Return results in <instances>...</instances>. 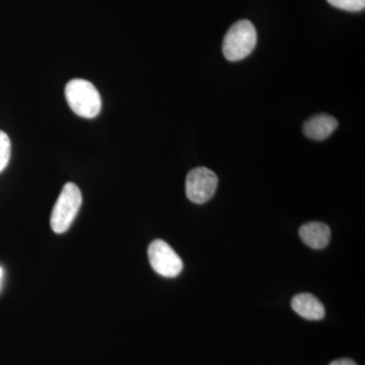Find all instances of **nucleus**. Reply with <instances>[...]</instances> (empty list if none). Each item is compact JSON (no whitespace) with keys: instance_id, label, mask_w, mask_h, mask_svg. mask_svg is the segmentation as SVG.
Returning <instances> with one entry per match:
<instances>
[{"instance_id":"obj_5","label":"nucleus","mask_w":365,"mask_h":365,"mask_svg":"<svg viewBox=\"0 0 365 365\" xmlns=\"http://www.w3.org/2000/svg\"><path fill=\"white\" fill-rule=\"evenodd\" d=\"M218 179L207 168L199 167L190 170L186 179V195L191 202L203 204L215 196Z\"/></svg>"},{"instance_id":"obj_9","label":"nucleus","mask_w":365,"mask_h":365,"mask_svg":"<svg viewBox=\"0 0 365 365\" xmlns=\"http://www.w3.org/2000/svg\"><path fill=\"white\" fill-rule=\"evenodd\" d=\"M11 139L6 132L0 130V173L4 172L11 160Z\"/></svg>"},{"instance_id":"obj_12","label":"nucleus","mask_w":365,"mask_h":365,"mask_svg":"<svg viewBox=\"0 0 365 365\" xmlns=\"http://www.w3.org/2000/svg\"><path fill=\"white\" fill-rule=\"evenodd\" d=\"M2 276H4V271H2V268L0 267V284H1Z\"/></svg>"},{"instance_id":"obj_7","label":"nucleus","mask_w":365,"mask_h":365,"mask_svg":"<svg viewBox=\"0 0 365 365\" xmlns=\"http://www.w3.org/2000/svg\"><path fill=\"white\" fill-rule=\"evenodd\" d=\"M299 237L309 248L322 250L326 248L330 242V227L323 222L306 223L299 228Z\"/></svg>"},{"instance_id":"obj_2","label":"nucleus","mask_w":365,"mask_h":365,"mask_svg":"<svg viewBox=\"0 0 365 365\" xmlns=\"http://www.w3.org/2000/svg\"><path fill=\"white\" fill-rule=\"evenodd\" d=\"M257 45V31L248 20H241L230 29L222 43V53L228 61L235 62L247 58Z\"/></svg>"},{"instance_id":"obj_4","label":"nucleus","mask_w":365,"mask_h":365,"mask_svg":"<svg viewBox=\"0 0 365 365\" xmlns=\"http://www.w3.org/2000/svg\"><path fill=\"white\" fill-rule=\"evenodd\" d=\"M148 259L151 267L163 277H177L182 270V262L179 255L162 240H155L148 247Z\"/></svg>"},{"instance_id":"obj_1","label":"nucleus","mask_w":365,"mask_h":365,"mask_svg":"<svg viewBox=\"0 0 365 365\" xmlns=\"http://www.w3.org/2000/svg\"><path fill=\"white\" fill-rule=\"evenodd\" d=\"M66 97L72 111L86 119L97 117L102 109L100 93L86 79H71L66 85Z\"/></svg>"},{"instance_id":"obj_11","label":"nucleus","mask_w":365,"mask_h":365,"mask_svg":"<svg viewBox=\"0 0 365 365\" xmlns=\"http://www.w3.org/2000/svg\"><path fill=\"white\" fill-rule=\"evenodd\" d=\"M330 365H357L354 361L351 359H341L337 360H334L333 362H331Z\"/></svg>"},{"instance_id":"obj_8","label":"nucleus","mask_w":365,"mask_h":365,"mask_svg":"<svg viewBox=\"0 0 365 365\" xmlns=\"http://www.w3.org/2000/svg\"><path fill=\"white\" fill-rule=\"evenodd\" d=\"M292 307L295 313L309 321H319L325 317V307L314 295L299 294L292 300Z\"/></svg>"},{"instance_id":"obj_6","label":"nucleus","mask_w":365,"mask_h":365,"mask_svg":"<svg viewBox=\"0 0 365 365\" xmlns=\"http://www.w3.org/2000/svg\"><path fill=\"white\" fill-rule=\"evenodd\" d=\"M337 127L338 121L335 118L322 113L309 118L304 124L302 131L307 138L313 140H324L328 138L337 129Z\"/></svg>"},{"instance_id":"obj_3","label":"nucleus","mask_w":365,"mask_h":365,"mask_svg":"<svg viewBox=\"0 0 365 365\" xmlns=\"http://www.w3.org/2000/svg\"><path fill=\"white\" fill-rule=\"evenodd\" d=\"M83 203L81 190L73 182L64 185L53 207L50 225L53 232L63 234L71 227Z\"/></svg>"},{"instance_id":"obj_10","label":"nucleus","mask_w":365,"mask_h":365,"mask_svg":"<svg viewBox=\"0 0 365 365\" xmlns=\"http://www.w3.org/2000/svg\"><path fill=\"white\" fill-rule=\"evenodd\" d=\"M331 6L337 7L346 11H364L365 9V0H327Z\"/></svg>"}]
</instances>
